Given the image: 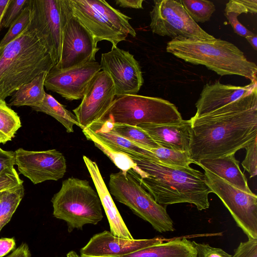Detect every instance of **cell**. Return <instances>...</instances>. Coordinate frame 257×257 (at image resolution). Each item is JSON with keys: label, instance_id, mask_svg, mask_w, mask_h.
Listing matches in <instances>:
<instances>
[{"label": "cell", "instance_id": "obj_3", "mask_svg": "<svg viewBox=\"0 0 257 257\" xmlns=\"http://www.w3.org/2000/svg\"><path fill=\"white\" fill-rule=\"evenodd\" d=\"M54 66L49 54L28 28L0 47V100L5 101L21 86Z\"/></svg>", "mask_w": 257, "mask_h": 257}, {"label": "cell", "instance_id": "obj_39", "mask_svg": "<svg viewBox=\"0 0 257 257\" xmlns=\"http://www.w3.org/2000/svg\"><path fill=\"white\" fill-rule=\"evenodd\" d=\"M15 165V152L6 151L0 147V173L4 170Z\"/></svg>", "mask_w": 257, "mask_h": 257}, {"label": "cell", "instance_id": "obj_9", "mask_svg": "<svg viewBox=\"0 0 257 257\" xmlns=\"http://www.w3.org/2000/svg\"><path fill=\"white\" fill-rule=\"evenodd\" d=\"M62 23L61 58L54 66L65 70L95 61L99 50L93 36L74 15L69 0H60Z\"/></svg>", "mask_w": 257, "mask_h": 257}, {"label": "cell", "instance_id": "obj_40", "mask_svg": "<svg viewBox=\"0 0 257 257\" xmlns=\"http://www.w3.org/2000/svg\"><path fill=\"white\" fill-rule=\"evenodd\" d=\"M16 246V241L14 237L0 238V257H3L12 250H14Z\"/></svg>", "mask_w": 257, "mask_h": 257}, {"label": "cell", "instance_id": "obj_27", "mask_svg": "<svg viewBox=\"0 0 257 257\" xmlns=\"http://www.w3.org/2000/svg\"><path fill=\"white\" fill-rule=\"evenodd\" d=\"M82 132L86 139L92 141L121 171L128 172L136 168V164L128 155L110 148L95 136L91 130L85 128Z\"/></svg>", "mask_w": 257, "mask_h": 257}, {"label": "cell", "instance_id": "obj_11", "mask_svg": "<svg viewBox=\"0 0 257 257\" xmlns=\"http://www.w3.org/2000/svg\"><path fill=\"white\" fill-rule=\"evenodd\" d=\"M206 183L222 201L248 238L257 239V196L246 193L204 169Z\"/></svg>", "mask_w": 257, "mask_h": 257}, {"label": "cell", "instance_id": "obj_32", "mask_svg": "<svg viewBox=\"0 0 257 257\" xmlns=\"http://www.w3.org/2000/svg\"><path fill=\"white\" fill-rule=\"evenodd\" d=\"M185 10L196 23L210 20L215 11L214 4L207 0H181Z\"/></svg>", "mask_w": 257, "mask_h": 257}, {"label": "cell", "instance_id": "obj_18", "mask_svg": "<svg viewBox=\"0 0 257 257\" xmlns=\"http://www.w3.org/2000/svg\"><path fill=\"white\" fill-rule=\"evenodd\" d=\"M256 87V82L243 86L223 84L219 81L206 84L195 103L197 110L194 116L200 117L216 110L237 100Z\"/></svg>", "mask_w": 257, "mask_h": 257}, {"label": "cell", "instance_id": "obj_46", "mask_svg": "<svg viewBox=\"0 0 257 257\" xmlns=\"http://www.w3.org/2000/svg\"><path fill=\"white\" fill-rule=\"evenodd\" d=\"M80 257H122L121 256H91L80 254Z\"/></svg>", "mask_w": 257, "mask_h": 257}, {"label": "cell", "instance_id": "obj_24", "mask_svg": "<svg viewBox=\"0 0 257 257\" xmlns=\"http://www.w3.org/2000/svg\"><path fill=\"white\" fill-rule=\"evenodd\" d=\"M31 108L35 111L43 112L54 117L64 126L68 133L74 132V125L79 127L75 114L48 93H46L44 99L41 104Z\"/></svg>", "mask_w": 257, "mask_h": 257}, {"label": "cell", "instance_id": "obj_6", "mask_svg": "<svg viewBox=\"0 0 257 257\" xmlns=\"http://www.w3.org/2000/svg\"><path fill=\"white\" fill-rule=\"evenodd\" d=\"M106 118L113 123L135 126L173 124L183 119L177 107L170 101L159 97L137 94L114 98L101 121Z\"/></svg>", "mask_w": 257, "mask_h": 257}, {"label": "cell", "instance_id": "obj_31", "mask_svg": "<svg viewBox=\"0 0 257 257\" xmlns=\"http://www.w3.org/2000/svg\"><path fill=\"white\" fill-rule=\"evenodd\" d=\"M151 158L149 159L172 166L188 167L194 164L190 158L189 152L176 151L159 147L150 149Z\"/></svg>", "mask_w": 257, "mask_h": 257}, {"label": "cell", "instance_id": "obj_12", "mask_svg": "<svg viewBox=\"0 0 257 257\" xmlns=\"http://www.w3.org/2000/svg\"><path fill=\"white\" fill-rule=\"evenodd\" d=\"M29 5L31 15L29 29L34 32L55 66L60 61L61 54L60 0H29Z\"/></svg>", "mask_w": 257, "mask_h": 257}, {"label": "cell", "instance_id": "obj_26", "mask_svg": "<svg viewBox=\"0 0 257 257\" xmlns=\"http://www.w3.org/2000/svg\"><path fill=\"white\" fill-rule=\"evenodd\" d=\"M92 131L100 140L117 151L128 155H141L148 159L150 158V150L145 149L110 131L101 130Z\"/></svg>", "mask_w": 257, "mask_h": 257}, {"label": "cell", "instance_id": "obj_43", "mask_svg": "<svg viewBox=\"0 0 257 257\" xmlns=\"http://www.w3.org/2000/svg\"><path fill=\"white\" fill-rule=\"evenodd\" d=\"M11 0H0V26Z\"/></svg>", "mask_w": 257, "mask_h": 257}, {"label": "cell", "instance_id": "obj_16", "mask_svg": "<svg viewBox=\"0 0 257 257\" xmlns=\"http://www.w3.org/2000/svg\"><path fill=\"white\" fill-rule=\"evenodd\" d=\"M101 70L96 61L86 62L65 70L54 66L48 72L44 87L68 100L82 99L93 77Z\"/></svg>", "mask_w": 257, "mask_h": 257}, {"label": "cell", "instance_id": "obj_7", "mask_svg": "<svg viewBox=\"0 0 257 257\" xmlns=\"http://www.w3.org/2000/svg\"><path fill=\"white\" fill-rule=\"evenodd\" d=\"M74 15L93 36L96 42L106 40L112 46L125 41L128 35L136 36L131 18L104 0H69Z\"/></svg>", "mask_w": 257, "mask_h": 257}, {"label": "cell", "instance_id": "obj_2", "mask_svg": "<svg viewBox=\"0 0 257 257\" xmlns=\"http://www.w3.org/2000/svg\"><path fill=\"white\" fill-rule=\"evenodd\" d=\"M128 156L136 167L127 173L159 204L189 203L199 210L209 208L208 195L212 192L204 173L190 166L169 165L141 155Z\"/></svg>", "mask_w": 257, "mask_h": 257}, {"label": "cell", "instance_id": "obj_45", "mask_svg": "<svg viewBox=\"0 0 257 257\" xmlns=\"http://www.w3.org/2000/svg\"><path fill=\"white\" fill-rule=\"evenodd\" d=\"M67 257H80V256L74 251L71 250L66 255Z\"/></svg>", "mask_w": 257, "mask_h": 257}, {"label": "cell", "instance_id": "obj_8", "mask_svg": "<svg viewBox=\"0 0 257 257\" xmlns=\"http://www.w3.org/2000/svg\"><path fill=\"white\" fill-rule=\"evenodd\" d=\"M109 192L138 216L148 222L157 231L175 230L174 222L166 208L157 203L129 173L121 171L109 176Z\"/></svg>", "mask_w": 257, "mask_h": 257}, {"label": "cell", "instance_id": "obj_22", "mask_svg": "<svg viewBox=\"0 0 257 257\" xmlns=\"http://www.w3.org/2000/svg\"><path fill=\"white\" fill-rule=\"evenodd\" d=\"M121 256L196 257V252L191 241L182 238L150 246Z\"/></svg>", "mask_w": 257, "mask_h": 257}, {"label": "cell", "instance_id": "obj_17", "mask_svg": "<svg viewBox=\"0 0 257 257\" xmlns=\"http://www.w3.org/2000/svg\"><path fill=\"white\" fill-rule=\"evenodd\" d=\"M162 237L128 239L105 230L94 234L80 250V254L91 256H122L163 242Z\"/></svg>", "mask_w": 257, "mask_h": 257}, {"label": "cell", "instance_id": "obj_41", "mask_svg": "<svg viewBox=\"0 0 257 257\" xmlns=\"http://www.w3.org/2000/svg\"><path fill=\"white\" fill-rule=\"evenodd\" d=\"M6 257H31V254L28 245L23 242Z\"/></svg>", "mask_w": 257, "mask_h": 257}, {"label": "cell", "instance_id": "obj_25", "mask_svg": "<svg viewBox=\"0 0 257 257\" xmlns=\"http://www.w3.org/2000/svg\"><path fill=\"white\" fill-rule=\"evenodd\" d=\"M257 13L256 0H230L226 4L224 15L233 28L234 32L245 38L254 33L248 30L238 20L241 14Z\"/></svg>", "mask_w": 257, "mask_h": 257}, {"label": "cell", "instance_id": "obj_4", "mask_svg": "<svg viewBox=\"0 0 257 257\" xmlns=\"http://www.w3.org/2000/svg\"><path fill=\"white\" fill-rule=\"evenodd\" d=\"M166 51L194 65L206 66L220 76L236 75L256 82L257 66L233 44L220 39L199 40L177 38L167 43Z\"/></svg>", "mask_w": 257, "mask_h": 257}, {"label": "cell", "instance_id": "obj_21", "mask_svg": "<svg viewBox=\"0 0 257 257\" xmlns=\"http://www.w3.org/2000/svg\"><path fill=\"white\" fill-rule=\"evenodd\" d=\"M197 165L224 180L237 189L246 193H252L249 188L245 176L241 171L239 162L234 154L216 158L201 160Z\"/></svg>", "mask_w": 257, "mask_h": 257}, {"label": "cell", "instance_id": "obj_15", "mask_svg": "<svg viewBox=\"0 0 257 257\" xmlns=\"http://www.w3.org/2000/svg\"><path fill=\"white\" fill-rule=\"evenodd\" d=\"M15 158L19 173L34 184L48 180L57 181L66 172V159L56 149L38 151L19 148L15 151Z\"/></svg>", "mask_w": 257, "mask_h": 257}, {"label": "cell", "instance_id": "obj_37", "mask_svg": "<svg viewBox=\"0 0 257 257\" xmlns=\"http://www.w3.org/2000/svg\"><path fill=\"white\" fill-rule=\"evenodd\" d=\"M195 248L196 257H231L222 249L212 247L208 244L197 243L194 241H191Z\"/></svg>", "mask_w": 257, "mask_h": 257}, {"label": "cell", "instance_id": "obj_23", "mask_svg": "<svg viewBox=\"0 0 257 257\" xmlns=\"http://www.w3.org/2000/svg\"><path fill=\"white\" fill-rule=\"evenodd\" d=\"M48 72L38 75L31 81L21 86L12 95L8 105L10 106H37L42 103L46 92L44 82Z\"/></svg>", "mask_w": 257, "mask_h": 257}, {"label": "cell", "instance_id": "obj_36", "mask_svg": "<svg viewBox=\"0 0 257 257\" xmlns=\"http://www.w3.org/2000/svg\"><path fill=\"white\" fill-rule=\"evenodd\" d=\"M19 174L14 168L11 167L0 173V192L23 185Z\"/></svg>", "mask_w": 257, "mask_h": 257}, {"label": "cell", "instance_id": "obj_28", "mask_svg": "<svg viewBox=\"0 0 257 257\" xmlns=\"http://www.w3.org/2000/svg\"><path fill=\"white\" fill-rule=\"evenodd\" d=\"M24 196L23 185L3 191L0 196V231L10 221Z\"/></svg>", "mask_w": 257, "mask_h": 257}, {"label": "cell", "instance_id": "obj_34", "mask_svg": "<svg viewBox=\"0 0 257 257\" xmlns=\"http://www.w3.org/2000/svg\"><path fill=\"white\" fill-rule=\"evenodd\" d=\"M28 0H11L2 20V27L9 28L20 15Z\"/></svg>", "mask_w": 257, "mask_h": 257}, {"label": "cell", "instance_id": "obj_1", "mask_svg": "<svg viewBox=\"0 0 257 257\" xmlns=\"http://www.w3.org/2000/svg\"><path fill=\"white\" fill-rule=\"evenodd\" d=\"M190 119L189 154L194 164L235 154L257 138V87L229 104Z\"/></svg>", "mask_w": 257, "mask_h": 257}, {"label": "cell", "instance_id": "obj_19", "mask_svg": "<svg viewBox=\"0 0 257 257\" xmlns=\"http://www.w3.org/2000/svg\"><path fill=\"white\" fill-rule=\"evenodd\" d=\"M144 130L160 147L182 152H189L191 121L183 120L173 124H143Z\"/></svg>", "mask_w": 257, "mask_h": 257}, {"label": "cell", "instance_id": "obj_38", "mask_svg": "<svg viewBox=\"0 0 257 257\" xmlns=\"http://www.w3.org/2000/svg\"><path fill=\"white\" fill-rule=\"evenodd\" d=\"M231 257H257V239L248 238L241 242Z\"/></svg>", "mask_w": 257, "mask_h": 257}, {"label": "cell", "instance_id": "obj_30", "mask_svg": "<svg viewBox=\"0 0 257 257\" xmlns=\"http://www.w3.org/2000/svg\"><path fill=\"white\" fill-rule=\"evenodd\" d=\"M108 131L148 150L160 147L144 130L138 126L114 123L112 129Z\"/></svg>", "mask_w": 257, "mask_h": 257}, {"label": "cell", "instance_id": "obj_33", "mask_svg": "<svg viewBox=\"0 0 257 257\" xmlns=\"http://www.w3.org/2000/svg\"><path fill=\"white\" fill-rule=\"evenodd\" d=\"M31 16L28 0L20 15L10 26L7 33L0 42V47H4L13 41L29 28Z\"/></svg>", "mask_w": 257, "mask_h": 257}, {"label": "cell", "instance_id": "obj_14", "mask_svg": "<svg viewBox=\"0 0 257 257\" xmlns=\"http://www.w3.org/2000/svg\"><path fill=\"white\" fill-rule=\"evenodd\" d=\"M100 65L111 77L117 97L137 94L144 83L139 63L128 51L112 46L101 54Z\"/></svg>", "mask_w": 257, "mask_h": 257}, {"label": "cell", "instance_id": "obj_42", "mask_svg": "<svg viewBox=\"0 0 257 257\" xmlns=\"http://www.w3.org/2000/svg\"><path fill=\"white\" fill-rule=\"evenodd\" d=\"M143 0H116L117 5L122 8L142 9Z\"/></svg>", "mask_w": 257, "mask_h": 257}, {"label": "cell", "instance_id": "obj_5", "mask_svg": "<svg viewBox=\"0 0 257 257\" xmlns=\"http://www.w3.org/2000/svg\"><path fill=\"white\" fill-rule=\"evenodd\" d=\"M51 202L54 217L66 222L70 233L86 224L96 225L103 217L98 193L86 180L69 177L64 180Z\"/></svg>", "mask_w": 257, "mask_h": 257}, {"label": "cell", "instance_id": "obj_10", "mask_svg": "<svg viewBox=\"0 0 257 257\" xmlns=\"http://www.w3.org/2000/svg\"><path fill=\"white\" fill-rule=\"evenodd\" d=\"M153 33L193 40H208L215 38L203 30L190 17L181 0H155L150 12Z\"/></svg>", "mask_w": 257, "mask_h": 257}, {"label": "cell", "instance_id": "obj_47", "mask_svg": "<svg viewBox=\"0 0 257 257\" xmlns=\"http://www.w3.org/2000/svg\"><path fill=\"white\" fill-rule=\"evenodd\" d=\"M1 192H0V196H1Z\"/></svg>", "mask_w": 257, "mask_h": 257}, {"label": "cell", "instance_id": "obj_35", "mask_svg": "<svg viewBox=\"0 0 257 257\" xmlns=\"http://www.w3.org/2000/svg\"><path fill=\"white\" fill-rule=\"evenodd\" d=\"M257 138L245 147L246 156L241 165L249 174L250 178L257 174Z\"/></svg>", "mask_w": 257, "mask_h": 257}, {"label": "cell", "instance_id": "obj_29", "mask_svg": "<svg viewBox=\"0 0 257 257\" xmlns=\"http://www.w3.org/2000/svg\"><path fill=\"white\" fill-rule=\"evenodd\" d=\"M21 125L17 113L0 100V144L12 141Z\"/></svg>", "mask_w": 257, "mask_h": 257}, {"label": "cell", "instance_id": "obj_20", "mask_svg": "<svg viewBox=\"0 0 257 257\" xmlns=\"http://www.w3.org/2000/svg\"><path fill=\"white\" fill-rule=\"evenodd\" d=\"M83 159L93 182L98 195L107 218L110 232L117 237L133 239L110 195L95 162L85 156Z\"/></svg>", "mask_w": 257, "mask_h": 257}, {"label": "cell", "instance_id": "obj_13", "mask_svg": "<svg viewBox=\"0 0 257 257\" xmlns=\"http://www.w3.org/2000/svg\"><path fill=\"white\" fill-rule=\"evenodd\" d=\"M115 96L113 81L107 73L97 72L90 81L80 104L73 109L82 130L100 122Z\"/></svg>", "mask_w": 257, "mask_h": 257}, {"label": "cell", "instance_id": "obj_44", "mask_svg": "<svg viewBox=\"0 0 257 257\" xmlns=\"http://www.w3.org/2000/svg\"><path fill=\"white\" fill-rule=\"evenodd\" d=\"M250 44L254 50H257V36L254 34L253 35L248 36L245 38Z\"/></svg>", "mask_w": 257, "mask_h": 257}]
</instances>
